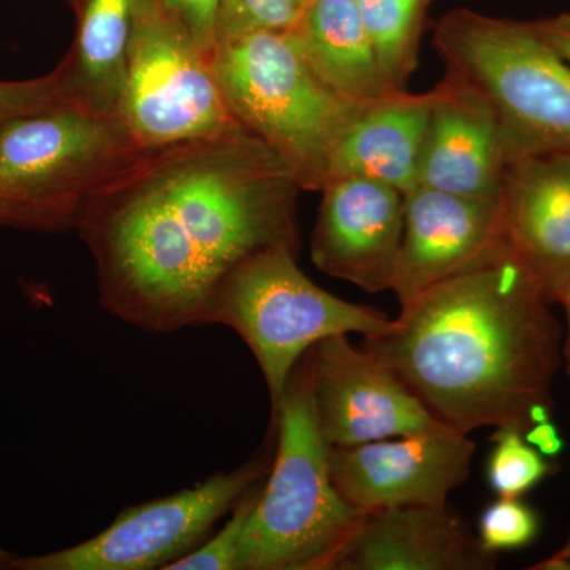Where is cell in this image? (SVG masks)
<instances>
[{"mask_svg":"<svg viewBox=\"0 0 570 570\" xmlns=\"http://www.w3.org/2000/svg\"><path fill=\"white\" fill-rule=\"evenodd\" d=\"M288 165L239 124L145 149L86 209L77 232L108 314L149 333L205 325L225 277L262 250L298 253Z\"/></svg>","mask_w":570,"mask_h":570,"instance_id":"obj_1","label":"cell"},{"mask_svg":"<svg viewBox=\"0 0 570 570\" xmlns=\"http://www.w3.org/2000/svg\"><path fill=\"white\" fill-rule=\"evenodd\" d=\"M549 296L504 249L401 306L362 347L453 430L553 422L561 326Z\"/></svg>","mask_w":570,"mask_h":570,"instance_id":"obj_2","label":"cell"},{"mask_svg":"<svg viewBox=\"0 0 570 570\" xmlns=\"http://www.w3.org/2000/svg\"><path fill=\"white\" fill-rule=\"evenodd\" d=\"M145 149L118 118L59 102L0 121V227L61 234Z\"/></svg>","mask_w":570,"mask_h":570,"instance_id":"obj_3","label":"cell"},{"mask_svg":"<svg viewBox=\"0 0 570 570\" xmlns=\"http://www.w3.org/2000/svg\"><path fill=\"white\" fill-rule=\"evenodd\" d=\"M212 69L236 124L288 165L302 190H318L341 138L367 107L333 92L288 31H258L219 41Z\"/></svg>","mask_w":570,"mask_h":570,"instance_id":"obj_4","label":"cell"},{"mask_svg":"<svg viewBox=\"0 0 570 570\" xmlns=\"http://www.w3.org/2000/svg\"><path fill=\"white\" fill-rule=\"evenodd\" d=\"M273 425L275 459L246 521L238 570H326L360 512L330 475V448L314 415L303 356L273 411Z\"/></svg>","mask_w":570,"mask_h":570,"instance_id":"obj_5","label":"cell"},{"mask_svg":"<svg viewBox=\"0 0 570 570\" xmlns=\"http://www.w3.org/2000/svg\"><path fill=\"white\" fill-rule=\"evenodd\" d=\"M434 48L448 73L490 105L509 163L570 153V63L531 21L453 10L439 20Z\"/></svg>","mask_w":570,"mask_h":570,"instance_id":"obj_6","label":"cell"},{"mask_svg":"<svg viewBox=\"0 0 570 570\" xmlns=\"http://www.w3.org/2000/svg\"><path fill=\"white\" fill-rule=\"evenodd\" d=\"M296 250H262L242 262L217 288L205 325L234 330L253 352L275 411L302 356L318 341L387 332L392 322L376 307L344 302L317 287L296 265Z\"/></svg>","mask_w":570,"mask_h":570,"instance_id":"obj_7","label":"cell"},{"mask_svg":"<svg viewBox=\"0 0 570 570\" xmlns=\"http://www.w3.org/2000/svg\"><path fill=\"white\" fill-rule=\"evenodd\" d=\"M118 119L142 149L212 137L236 126L212 58L164 0L138 6Z\"/></svg>","mask_w":570,"mask_h":570,"instance_id":"obj_8","label":"cell"},{"mask_svg":"<svg viewBox=\"0 0 570 570\" xmlns=\"http://www.w3.org/2000/svg\"><path fill=\"white\" fill-rule=\"evenodd\" d=\"M272 456H254L232 472H217L170 497L130 505L110 527L78 546L18 558L13 570L167 569L200 547L255 482L268 474Z\"/></svg>","mask_w":570,"mask_h":570,"instance_id":"obj_9","label":"cell"},{"mask_svg":"<svg viewBox=\"0 0 570 570\" xmlns=\"http://www.w3.org/2000/svg\"><path fill=\"white\" fill-rule=\"evenodd\" d=\"M303 360L311 403L328 448H351L382 439L444 428L392 370L347 335L318 341Z\"/></svg>","mask_w":570,"mask_h":570,"instance_id":"obj_10","label":"cell"},{"mask_svg":"<svg viewBox=\"0 0 570 570\" xmlns=\"http://www.w3.org/2000/svg\"><path fill=\"white\" fill-rule=\"evenodd\" d=\"M475 444L444 426L428 433L330 448V475L356 512L448 502L471 475Z\"/></svg>","mask_w":570,"mask_h":570,"instance_id":"obj_11","label":"cell"},{"mask_svg":"<svg viewBox=\"0 0 570 570\" xmlns=\"http://www.w3.org/2000/svg\"><path fill=\"white\" fill-rule=\"evenodd\" d=\"M321 193L313 264L367 294L390 291L403 238L404 194L356 176L332 179Z\"/></svg>","mask_w":570,"mask_h":570,"instance_id":"obj_12","label":"cell"},{"mask_svg":"<svg viewBox=\"0 0 570 570\" xmlns=\"http://www.w3.org/2000/svg\"><path fill=\"white\" fill-rule=\"evenodd\" d=\"M502 249L499 200L417 186L404 195V225L390 291L400 305Z\"/></svg>","mask_w":570,"mask_h":570,"instance_id":"obj_13","label":"cell"},{"mask_svg":"<svg viewBox=\"0 0 570 570\" xmlns=\"http://www.w3.org/2000/svg\"><path fill=\"white\" fill-rule=\"evenodd\" d=\"M497 554L448 502L360 513L326 570H490Z\"/></svg>","mask_w":570,"mask_h":570,"instance_id":"obj_14","label":"cell"},{"mask_svg":"<svg viewBox=\"0 0 570 570\" xmlns=\"http://www.w3.org/2000/svg\"><path fill=\"white\" fill-rule=\"evenodd\" d=\"M499 209L502 249L557 303L570 279V153L510 160Z\"/></svg>","mask_w":570,"mask_h":570,"instance_id":"obj_15","label":"cell"},{"mask_svg":"<svg viewBox=\"0 0 570 570\" xmlns=\"http://www.w3.org/2000/svg\"><path fill=\"white\" fill-rule=\"evenodd\" d=\"M431 92L417 186L499 200L509 159L490 105L448 71Z\"/></svg>","mask_w":570,"mask_h":570,"instance_id":"obj_16","label":"cell"},{"mask_svg":"<svg viewBox=\"0 0 570 570\" xmlns=\"http://www.w3.org/2000/svg\"><path fill=\"white\" fill-rule=\"evenodd\" d=\"M431 102V91H397L367 105L337 145L330 181L356 176L411 193L417 187Z\"/></svg>","mask_w":570,"mask_h":570,"instance_id":"obj_17","label":"cell"},{"mask_svg":"<svg viewBox=\"0 0 570 570\" xmlns=\"http://www.w3.org/2000/svg\"><path fill=\"white\" fill-rule=\"evenodd\" d=\"M288 32L311 69L347 102L366 107L400 91L379 62L356 0H306Z\"/></svg>","mask_w":570,"mask_h":570,"instance_id":"obj_18","label":"cell"},{"mask_svg":"<svg viewBox=\"0 0 570 570\" xmlns=\"http://www.w3.org/2000/svg\"><path fill=\"white\" fill-rule=\"evenodd\" d=\"M141 0H80L73 45L56 67L63 96L118 118L127 51Z\"/></svg>","mask_w":570,"mask_h":570,"instance_id":"obj_19","label":"cell"},{"mask_svg":"<svg viewBox=\"0 0 570 570\" xmlns=\"http://www.w3.org/2000/svg\"><path fill=\"white\" fill-rule=\"evenodd\" d=\"M428 0H356L371 45L390 82L406 89L417 69Z\"/></svg>","mask_w":570,"mask_h":570,"instance_id":"obj_20","label":"cell"},{"mask_svg":"<svg viewBox=\"0 0 570 570\" xmlns=\"http://www.w3.org/2000/svg\"><path fill=\"white\" fill-rule=\"evenodd\" d=\"M487 464L490 489L499 498H521L549 478L553 468L542 452L513 428H499Z\"/></svg>","mask_w":570,"mask_h":570,"instance_id":"obj_21","label":"cell"},{"mask_svg":"<svg viewBox=\"0 0 570 570\" xmlns=\"http://www.w3.org/2000/svg\"><path fill=\"white\" fill-rule=\"evenodd\" d=\"M262 480L249 487L238 499L223 530L217 531L213 538L206 539L200 547L179 558L165 570H238L239 547L245 534L246 521L261 493Z\"/></svg>","mask_w":570,"mask_h":570,"instance_id":"obj_22","label":"cell"},{"mask_svg":"<svg viewBox=\"0 0 570 570\" xmlns=\"http://www.w3.org/2000/svg\"><path fill=\"white\" fill-rule=\"evenodd\" d=\"M306 0H220L216 45L245 33L288 31Z\"/></svg>","mask_w":570,"mask_h":570,"instance_id":"obj_23","label":"cell"},{"mask_svg":"<svg viewBox=\"0 0 570 570\" xmlns=\"http://www.w3.org/2000/svg\"><path fill=\"white\" fill-rule=\"evenodd\" d=\"M538 512L521 498H499L483 510L479 520V540L490 553L515 551L538 538Z\"/></svg>","mask_w":570,"mask_h":570,"instance_id":"obj_24","label":"cell"},{"mask_svg":"<svg viewBox=\"0 0 570 570\" xmlns=\"http://www.w3.org/2000/svg\"><path fill=\"white\" fill-rule=\"evenodd\" d=\"M67 100L58 71L22 81H0V121Z\"/></svg>","mask_w":570,"mask_h":570,"instance_id":"obj_25","label":"cell"},{"mask_svg":"<svg viewBox=\"0 0 570 570\" xmlns=\"http://www.w3.org/2000/svg\"><path fill=\"white\" fill-rule=\"evenodd\" d=\"M164 2L183 22L197 47L212 58L216 48L220 0H164Z\"/></svg>","mask_w":570,"mask_h":570,"instance_id":"obj_26","label":"cell"},{"mask_svg":"<svg viewBox=\"0 0 570 570\" xmlns=\"http://www.w3.org/2000/svg\"><path fill=\"white\" fill-rule=\"evenodd\" d=\"M531 24L540 39L546 41L561 59L570 63V13L542 18V20L531 21Z\"/></svg>","mask_w":570,"mask_h":570,"instance_id":"obj_27","label":"cell"},{"mask_svg":"<svg viewBox=\"0 0 570 570\" xmlns=\"http://www.w3.org/2000/svg\"><path fill=\"white\" fill-rule=\"evenodd\" d=\"M557 303H561L566 309V316H568V336H566L564 343V358L566 365H568V373L570 376V279L568 283L562 285L560 294L557 296Z\"/></svg>","mask_w":570,"mask_h":570,"instance_id":"obj_28","label":"cell"},{"mask_svg":"<svg viewBox=\"0 0 570 570\" xmlns=\"http://www.w3.org/2000/svg\"><path fill=\"white\" fill-rule=\"evenodd\" d=\"M18 558H20L18 554L11 553V551L0 547V570H13L14 562H17Z\"/></svg>","mask_w":570,"mask_h":570,"instance_id":"obj_29","label":"cell"},{"mask_svg":"<svg viewBox=\"0 0 570 570\" xmlns=\"http://www.w3.org/2000/svg\"><path fill=\"white\" fill-rule=\"evenodd\" d=\"M67 2L70 3L73 9H77L78 3H80V0H67Z\"/></svg>","mask_w":570,"mask_h":570,"instance_id":"obj_30","label":"cell"}]
</instances>
